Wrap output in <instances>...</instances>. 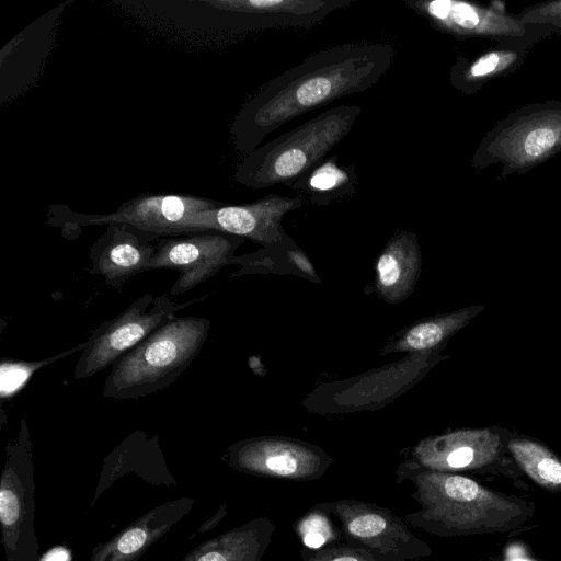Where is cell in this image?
Masks as SVG:
<instances>
[{"instance_id":"2e32d148","label":"cell","mask_w":561,"mask_h":561,"mask_svg":"<svg viewBox=\"0 0 561 561\" xmlns=\"http://www.w3.org/2000/svg\"><path fill=\"white\" fill-rule=\"evenodd\" d=\"M159 239L129 224H108L90 249L88 272L102 276L107 286L121 290L131 277L148 271Z\"/></svg>"},{"instance_id":"4fadbf2b","label":"cell","mask_w":561,"mask_h":561,"mask_svg":"<svg viewBox=\"0 0 561 561\" xmlns=\"http://www.w3.org/2000/svg\"><path fill=\"white\" fill-rule=\"evenodd\" d=\"M304 204L301 196L286 197L270 194L244 205H221L214 209L188 215L181 224L184 233L216 230L250 239L262 247L288 238L282 220L286 214Z\"/></svg>"},{"instance_id":"5bb4252c","label":"cell","mask_w":561,"mask_h":561,"mask_svg":"<svg viewBox=\"0 0 561 561\" xmlns=\"http://www.w3.org/2000/svg\"><path fill=\"white\" fill-rule=\"evenodd\" d=\"M501 428H460L427 436L417 442L407 458L416 466L440 472L460 473L491 467L506 447Z\"/></svg>"},{"instance_id":"5b68a950","label":"cell","mask_w":561,"mask_h":561,"mask_svg":"<svg viewBox=\"0 0 561 561\" xmlns=\"http://www.w3.org/2000/svg\"><path fill=\"white\" fill-rule=\"evenodd\" d=\"M561 152V100L525 104L508 113L482 137L471 164L499 165L500 176L523 175Z\"/></svg>"},{"instance_id":"83f0119b","label":"cell","mask_w":561,"mask_h":561,"mask_svg":"<svg viewBox=\"0 0 561 561\" xmlns=\"http://www.w3.org/2000/svg\"><path fill=\"white\" fill-rule=\"evenodd\" d=\"M146 541V533L141 528H134L125 533L117 542L122 553H133L140 549Z\"/></svg>"},{"instance_id":"52a82bcc","label":"cell","mask_w":561,"mask_h":561,"mask_svg":"<svg viewBox=\"0 0 561 561\" xmlns=\"http://www.w3.org/2000/svg\"><path fill=\"white\" fill-rule=\"evenodd\" d=\"M341 523L343 541L377 561H415L433 553L401 516L376 503L355 499L316 503Z\"/></svg>"},{"instance_id":"e0dca14e","label":"cell","mask_w":561,"mask_h":561,"mask_svg":"<svg viewBox=\"0 0 561 561\" xmlns=\"http://www.w3.org/2000/svg\"><path fill=\"white\" fill-rule=\"evenodd\" d=\"M422 270V254L415 233L393 234L377 257L374 289L388 304H400L414 291Z\"/></svg>"},{"instance_id":"f1b7e54d","label":"cell","mask_w":561,"mask_h":561,"mask_svg":"<svg viewBox=\"0 0 561 561\" xmlns=\"http://www.w3.org/2000/svg\"><path fill=\"white\" fill-rule=\"evenodd\" d=\"M43 561H69V553L62 548H56L49 551Z\"/></svg>"},{"instance_id":"ffe728a7","label":"cell","mask_w":561,"mask_h":561,"mask_svg":"<svg viewBox=\"0 0 561 561\" xmlns=\"http://www.w3.org/2000/svg\"><path fill=\"white\" fill-rule=\"evenodd\" d=\"M231 264L242 266L232 276L254 273L290 274L321 284L308 255L289 237L283 242L262 247L254 253L234 256Z\"/></svg>"},{"instance_id":"ac0fdd59","label":"cell","mask_w":561,"mask_h":561,"mask_svg":"<svg viewBox=\"0 0 561 561\" xmlns=\"http://www.w3.org/2000/svg\"><path fill=\"white\" fill-rule=\"evenodd\" d=\"M536 44L534 41L495 43L471 59L458 57L450 69V83L463 94H474L492 80L517 71Z\"/></svg>"},{"instance_id":"7402d4cb","label":"cell","mask_w":561,"mask_h":561,"mask_svg":"<svg viewBox=\"0 0 561 561\" xmlns=\"http://www.w3.org/2000/svg\"><path fill=\"white\" fill-rule=\"evenodd\" d=\"M354 184L355 169L342 168L332 158L322 161L290 186L307 193L311 203L323 205L354 192Z\"/></svg>"},{"instance_id":"484cf974","label":"cell","mask_w":561,"mask_h":561,"mask_svg":"<svg viewBox=\"0 0 561 561\" xmlns=\"http://www.w3.org/2000/svg\"><path fill=\"white\" fill-rule=\"evenodd\" d=\"M304 561H377L367 551L347 543L332 545L311 553L301 554Z\"/></svg>"},{"instance_id":"9c48e42d","label":"cell","mask_w":561,"mask_h":561,"mask_svg":"<svg viewBox=\"0 0 561 561\" xmlns=\"http://www.w3.org/2000/svg\"><path fill=\"white\" fill-rule=\"evenodd\" d=\"M405 3L436 30L457 38H485L494 43L534 41L551 34L523 23L505 8L458 0H408Z\"/></svg>"},{"instance_id":"8992f818","label":"cell","mask_w":561,"mask_h":561,"mask_svg":"<svg viewBox=\"0 0 561 561\" xmlns=\"http://www.w3.org/2000/svg\"><path fill=\"white\" fill-rule=\"evenodd\" d=\"M446 358L440 353L408 354L357 376L320 383L302 400V407L321 415L381 409L408 392Z\"/></svg>"},{"instance_id":"3957f363","label":"cell","mask_w":561,"mask_h":561,"mask_svg":"<svg viewBox=\"0 0 561 561\" xmlns=\"http://www.w3.org/2000/svg\"><path fill=\"white\" fill-rule=\"evenodd\" d=\"M209 329L210 320L202 317L164 323L114 363L103 397L134 400L168 387L197 357Z\"/></svg>"},{"instance_id":"30bf717a","label":"cell","mask_w":561,"mask_h":561,"mask_svg":"<svg viewBox=\"0 0 561 561\" xmlns=\"http://www.w3.org/2000/svg\"><path fill=\"white\" fill-rule=\"evenodd\" d=\"M244 238L216 230L161 238L157 242L149 270H172L179 277L171 296L184 294L206 282L224 266L230 265Z\"/></svg>"},{"instance_id":"277c9868","label":"cell","mask_w":561,"mask_h":561,"mask_svg":"<svg viewBox=\"0 0 561 561\" xmlns=\"http://www.w3.org/2000/svg\"><path fill=\"white\" fill-rule=\"evenodd\" d=\"M360 113L357 105H339L320 113L244 156L236 180L255 190L290 186L324 161Z\"/></svg>"},{"instance_id":"603a6c76","label":"cell","mask_w":561,"mask_h":561,"mask_svg":"<svg viewBox=\"0 0 561 561\" xmlns=\"http://www.w3.org/2000/svg\"><path fill=\"white\" fill-rule=\"evenodd\" d=\"M331 516L314 504L293 524L296 536L306 548L301 554L311 553L343 540L342 530L334 525Z\"/></svg>"},{"instance_id":"6da1fadb","label":"cell","mask_w":561,"mask_h":561,"mask_svg":"<svg viewBox=\"0 0 561 561\" xmlns=\"http://www.w3.org/2000/svg\"><path fill=\"white\" fill-rule=\"evenodd\" d=\"M396 51L388 43H347L320 50L265 83L240 110L231 133L244 156L293 118L373 88Z\"/></svg>"},{"instance_id":"8fae6325","label":"cell","mask_w":561,"mask_h":561,"mask_svg":"<svg viewBox=\"0 0 561 561\" xmlns=\"http://www.w3.org/2000/svg\"><path fill=\"white\" fill-rule=\"evenodd\" d=\"M224 204L205 197L179 194H150L133 198L105 215L78 214L68 208L54 211V226L83 227L125 222L160 238L185 234L181 224L195 213L214 209Z\"/></svg>"},{"instance_id":"9a60e30c","label":"cell","mask_w":561,"mask_h":561,"mask_svg":"<svg viewBox=\"0 0 561 561\" xmlns=\"http://www.w3.org/2000/svg\"><path fill=\"white\" fill-rule=\"evenodd\" d=\"M353 0H216L204 3L222 13L233 32L310 28Z\"/></svg>"},{"instance_id":"ba28073f","label":"cell","mask_w":561,"mask_h":561,"mask_svg":"<svg viewBox=\"0 0 561 561\" xmlns=\"http://www.w3.org/2000/svg\"><path fill=\"white\" fill-rule=\"evenodd\" d=\"M180 307L167 294L141 295L115 318L92 330L75 367L73 378H89L113 366L154 330L175 318Z\"/></svg>"},{"instance_id":"7c38bea8","label":"cell","mask_w":561,"mask_h":561,"mask_svg":"<svg viewBox=\"0 0 561 561\" xmlns=\"http://www.w3.org/2000/svg\"><path fill=\"white\" fill-rule=\"evenodd\" d=\"M233 463L252 474L287 481L322 478L333 463L321 447L286 436H260L231 447Z\"/></svg>"},{"instance_id":"7a4b0ae2","label":"cell","mask_w":561,"mask_h":561,"mask_svg":"<svg viewBox=\"0 0 561 561\" xmlns=\"http://www.w3.org/2000/svg\"><path fill=\"white\" fill-rule=\"evenodd\" d=\"M398 483L410 482L421 508L405 515L409 525L443 538L507 533L534 515V505L496 492L459 474L428 470L409 459L396 470Z\"/></svg>"},{"instance_id":"4316f807","label":"cell","mask_w":561,"mask_h":561,"mask_svg":"<svg viewBox=\"0 0 561 561\" xmlns=\"http://www.w3.org/2000/svg\"><path fill=\"white\" fill-rule=\"evenodd\" d=\"M19 516V502L10 491L2 489L0 492V517L4 526L12 525Z\"/></svg>"},{"instance_id":"d6986e66","label":"cell","mask_w":561,"mask_h":561,"mask_svg":"<svg viewBox=\"0 0 561 561\" xmlns=\"http://www.w3.org/2000/svg\"><path fill=\"white\" fill-rule=\"evenodd\" d=\"M483 310L482 305L468 307L416 320L385 344L380 354L440 353L447 342Z\"/></svg>"},{"instance_id":"f546056e","label":"cell","mask_w":561,"mask_h":561,"mask_svg":"<svg viewBox=\"0 0 561 561\" xmlns=\"http://www.w3.org/2000/svg\"><path fill=\"white\" fill-rule=\"evenodd\" d=\"M197 561H231V559L220 551H210L202 556Z\"/></svg>"},{"instance_id":"44dd1931","label":"cell","mask_w":561,"mask_h":561,"mask_svg":"<svg viewBox=\"0 0 561 561\" xmlns=\"http://www.w3.org/2000/svg\"><path fill=\"white\" fill-rule=\"evenodd\" d=\"M506 448L518 467L538 485L561 492V459L540 442L523 436H510Z\"/></svg>"},{"instance_id":"cb8c5ba5","label":"cell","mask_w":561,"mask_h":561,"mask_svg":"<svg viewBox=\"0 0 561 561\" xmlns=\"http://www.w3.org/2000/svg\"><path fill=\"white\" fill-rule=\"evenodd\" d=\"M87 341L81 343L72 348H69L60 354L55 356L45 358L43 360L37 362H21V360H11L3 359L1 362L0 367V392L1 399H5L8 397L16 393L21 388L25 386L28 381L30 377L38 369L61 359L69 354H72L77 351H83L87 347Z\"/></svg>"},{"instance_id":"d4e9b609","label":"cell","mask_w":561,"mask_h":561,"mask_svg":"<svg viewBox=\"0 0 561 561\" xmlns=\"http://www.w3.org/2000/svg\"><path fill=\"white\" fill-rule=\"evenodd\" d=\"M516 16L525 24L561 34V0H549L524 8Z\"/></svg>"}]
</instances>
